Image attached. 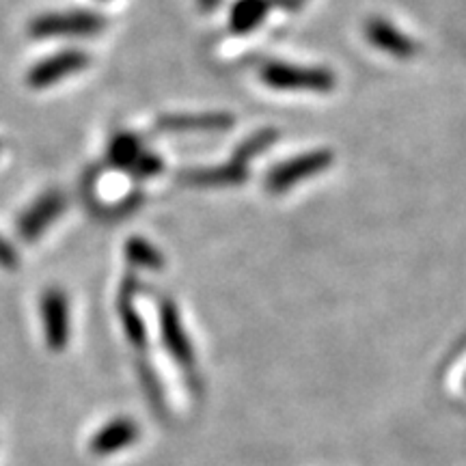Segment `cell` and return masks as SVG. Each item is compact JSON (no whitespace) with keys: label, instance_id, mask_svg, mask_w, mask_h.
Segmentation results:
<instances>
[{"label":"cell","instance_id":"cell-1","mask_svg":"<svg viewBox=\"0 0 466 466\" xmlns=\"http://www.w3.org/2000/svg\"><path fill=\"white\" fill-rule=\"evenodd\" d=\"M106 28V20L96 11L74 9L44 14L28 25V35L35 39L52 37H93Z\"/></svg>","mask_w":466,"mask_h":466},{"label":"cell","instance_id":"cell-2","mask_svg":"<svg viewBox=\"0 0 466 466\" xmlns=\"http://www.w3.org/2000/svg\"><path fill=\"white\" fill-rule=\"evenodd\" d=\"M42 322L46 346L52 352H63L67 348L69 337H72V318H69V300L66 291L52 288L42 299Z\"/></svg>","mask_w":466,"mask_h":466},{"label":"cell","instance_id":"cell-3","mask_svg":"<svg viewBox=\"0 0 466 466\" xmlns=\"http://www.w3.org/2000/svg\"><path fill=\"white\" fill-rule=\"evenodd\" d=\"M261 78L275 89H296V91H330L335 85V78L330 72L324 69H302L289 66H266L261 72Z\"/></svg>","mask_w":466,"mask_h":466},{"label":"cell","instance_id":"cell-4","mask_svg":"<svg viewBox=\"0 0 466 466\" xmlns=\"http://www.w3.org/2000/svg\"><path fill=\"white\" fill-rule=\"evenodd\" d=\"M91 58L85 55L83 50H63L55 56L44 58L37 66L31 67V72L26 76V83L33 89H46V86L58 83V80L67 78V76H74L89 66Z\"/></svg>","mask_w":466,"mask_h":466},{"label":"cell","instance_id":"cell-5","mask_svg":"<svg viewBox=\"0 0 466 466\" xmlns=\"http://www.w3.org/2000/svg\"><path fill=\"white\" fill-rule=\"evenodd\" d=\"M66 206H67L66 195L58 190H50L46 192L44 197H39V199L35 201L25 214H22L20 223H17V231H20L22 240L26 242L37 240V238L48 229L50 223H55V220L61 217Z\"/></svg>","mask_w":466,"mask_h":466},{"label":"cell","instance_id":"cell-6","mask_svg":"<svg viewBox=\"0 0 466 466\" xmlns=\"http://www.w3.org/2000/svg\"><path fill=\"white\" fill-rule=\"evenodd\" d=\"M160 333L168 354L177 360L179 367L192 370L195 367V352H192L190 339L186 335L182 318H179L177 307L173 300H160Z\"/></svg>","mask_w":466,"mask_h":466},{"label":"cell","instance_id":"cell-7","mask_svg":"<svg viewBox=\"0 0 466 466\" xmlns=\"http://www.w3.org/2000/svg\"><path fill=\"white\" fill-rule=\"evenodd\" d=\"M138 439H141V428H138V423L130 417H119L97 430L96 436H93L89 442V450L93 456L108 458L127 450V447L134 445Z\"/></svg>","mask_w":466,"mask_h":466},{"label":"cell","instance_id":"cell-8","mask_svg":"<svg viewBox=\"0 0 466 466\" xmlns=\"http://www.w3.org/2000/svg\"><path fill=\"white\" fill-rule=\"evenodd\" d=\"M330 162H333V156H330L329 151H316V154H307L302 156V158L285 162V165L275 168V171L268 175L266 179L268 190L285 192L289 186L299 184L300 179L311 177V175L324 171Z\"/></svg>","mask_w":466,"mask_h":466},{"label":"cell","instance_id":"cell-9","mask_svg":"<svg viewBox=\"0 0 466 466\" xmlns=\"http://www.w3.org/2000/svg\"><path fill=\"white\" fill-rule=\"evenodd\" d=\"M233 126V116L225 113H199V115H165L156 121L160 132H186V130H227Z\"/></svg>","mask_w":466,"mask_h":466},{"label":"cell","instance_id":"cell-10","mask_svg":"<svg viewBox=\"0 0 466 466\" xmlns=\"http://www.w3.org/2000/svg\"><path fill=\"white\" fill-rule=\"evenodd\" d=\"M134 294H137V281L132 277H127L124 285H121L119 294V318L124 324L126 337L130 339L134 348L143 350L147 343V330H145L143 318L138 316L137 307H134Z\"/></svg>","mask_w":466,"mask_h":466},{"label":"cell","instance_id":"cell-11","mask_svg":"<svg viewBox=\"0 0 466 466\" xmlns=\"http://www.w3.org/2000/svg\"><path fill=\"white\" fill-rule=\"evenodd\" d=\"M367 37L371 39V44H376L378 48L387 50L389 55L395 56H410L412 50H415V44L410 39L404 37L398 28L382 20H371L367 25Z\"/></svg>","mask_w":466,"mask_h":466},{"label":"cell","instance_id":"cell-12","mask_svg":"<svg viewBox=\"0 0 466 466\" xmlns=\"http://www.w3.org/2000/svg\"><path fill=\"white\" fill-rule=\"evenodd\" d=\"M182 177L188 184H195V186H231V184H240L247 179V167L236 165V162L231 160V165L227 167L186 171Z\"/></svg>","mask_w":466,"mask_h":466},{"label":"cell","instance_id":"cell-13","mask_svg":"<svg viewBox=\"0 0 466 466\" xmlns=\"http://www.w3.org/2000/svg\"><path fill=\"white\" fill-rule=\"evenodd\" d=\"M141 154H143L141 138H138L137 134L121 132V134H116L113 141H110L106 158H108L110 167L126 168V171H130V168L134 167V162L141 158Z\"/></svg>","mask_w":466,"mask_h":466},{"label":"cell","instance_id":"cell-14","mask_svg":"<svg viewBox=\"0 0 466 466\" xmlns=\"http://www.w3.org/2000/svg\"><path fill=\"white\" fill-rule=\"evenodd\" d=\"M270 3L268 0H238L231 9V31L238 35H247L258 28L268 14Z\"/></svg>","mask_w":466,"mask_h":466},{"label":"cell","instance_id":"cell-15","mask_svg":"<svg viewBox=\"0 0 466 466\" xmlns=\"http://www.w3.org/2000/svg\"><path fill=\"white\" fill-rule=\"evenodd\" d=\"M126 255L132 266L147 268V270H160L165 268V258L156 247H151L143 238H130L126 244Z\"/></svg>","mask_w":466,"mask_h":466},{"label":"cell","instance_id":"cell-16","mask_svg":"<svg viewBox=\"0 0 466 466\" xmlns=\"http://www.w3.org/2000/svg\"><path fill=\"white\" fill-rule=\"evenodd\" d=\"M277 134L272 130H266V132H259L255 134V137H250L247 143H242L240 147L236 149V154H233V162L240 167H247V162L253 158V156H258L259 151H264L268 145L275 141Z\"/></svg>","mask_w":466,"mask_h":466},{"label":"cell","instance_id":"cell-17","mask_svg":"<svg viewBox=\"0 0 466 466\" xmlns=\"http://www.w3.org/2000/svg\"><path fill=\"white\" fill-rule=\"evenodd\" d=\"M160 171H162V160L156 154H149V151H143L141 158L134 162V167L130 168L132 177L137 179L154 177V175H158Z\"/></svg>","mask_w":466,"mask_h":466},{"label":"cell","instance_id":"cell-18","mask_svg":"<svg viewBox=\"0 0 466 466\" xmlns=\"http://www.w3.org/2000/svg\"><path fill=\"white\" fill-rule=\"evenodd\" d=\"M141 378H143L145 393H147L151 404L162 408V404H165V395H162V387L158 382V376H156L154 371L149 370V367H141Z\"/></svg>","mask_w":466,"mask_h":466},{"label":"cell","instance_id":"cell-19","mask_svg":"<svg viewBox=\"0 0 466 466\" xmlns=\"http://www.w3.org/2000/svg\"><path fill=\"white\" fill-rule=\"evenodd\" d=\"M0 266L9 268V270H14V268H17L15 250L11 248L9 244L3 240V238H0Z\"/></svg>","mask_w":466,"mask_h":466},{"label":"cell","instance_id":"cell-20","mask_svg":"<svg viewBox=\"0 0 466 466\" xmlns=\"http://www.w3.org/2000/svg\"><path fill=\"white\" fill-rule=\"evenodd\" d=\"M218 3H220V0H199L203 11H212L214 7H218Z\"/></svg>","mask_w":466,"mask_h":466},{"label":"cell","instance_id":"cell-21","mask_svg":"<svg viewBox=\"0 0 466 466\" xmlns=\"http://www.w3.org/2000/svg\"><path fill=\"white\" fill-rule=\"evenodd\" d=\"M299 3H300V0H299ZM289 7H296V3H294V0H291V3H289Z\"/></svg>","mask_w":466,"mask_h":466},{"label":"cell","instance_id":"cell-22","mask_svg":"<svg viewBox=\"0 0 466 466\" xmlns=\"http://www.w3.org/2000/svg\"><path fill=\"white\" fill-rule=\"evenodd\" d=\"M0 149H3V145H0Z\"/></svg>","mask_w":466,"mask_h":466}]
</instances>
